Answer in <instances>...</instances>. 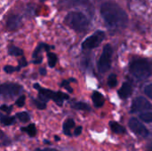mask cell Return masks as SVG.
<instances>
[{"mask_svg":"<svg viewBox=\"0 0 152 151\" xmlns=\"http://www.w3.org/2000/svg\"><path fill=\"white\" fill-rule=\"evenodd\" d=\"M16 117L22 123H27L30 120V116L28 112L23 111V112H19L16 114Z\"/></svg>","mask_w":152,"mask_h":151,"instance_id":"7402d4cb","label":"cell"},{"mask_svg":"<svg viewBox=\"0 0 152 151\" xmlns=\"http://www.w3.org/2000/svg\"><path fill=\"white\" fill-rule=\"evenodd\" d=\"M28 65V62H27V61H26V59L24 58V57H22L21 59H20V61H19V68L20 69V68H23V67H26Z\"/></svg>","mask_w":152,"mask_h":151,"instance_id":"4dcf8cb0","label":"cell"},{"mask_svg":"<svg viewBox=\"0 0 152 151\" xmlns=\"http://www.w3.org/2000/svg\"><path fill=\"white\" fill-rule=\"evenodd\" d=\"M152 110V104L144 97H136L131 106V113Z\"/></svg>","mask_w":152,"mask_h":151,"instance_id":"ba28073f","label":"cell"},{"mask_svg":"<svg viewBox=\"0 0 152 151\" xmlns=\"http://www.w3.org/2000/svg\"><path fill=\"white\" fill-rule=\"evenodd\" d=\"M32 101H33L34 105H35L38 109H46V103H45V102L39 101L38 99H33Z\"/></svg>","mask_w":152,"mask_h":151,"instance_id":"d4e9b609","label":"cell"},{"mask_svg":"<svg viewBox=\"0 0 152 151\" xmlns=\"http://www.w3.org/2000/svg\"><path fill=\"white\" fill-rule=\"evenodd\" d=\"M25 100H26V97H25L24 95H21V96H20V97L18 98V100L16 101L15 104H16L18 107L21 108V107H23L24 104H25Z\"/></svg>","mask_w":152,"mask_h":151,"instance_id":"83f0119b","label":"cell"},{"mask_svg":"<svg viewBox=\"0 0 152 151\" xmlns=\"http://www.w3.org/2000/svg\"><path fill=\"white\" fill-rule=\"evenodd\" d=\"M144 93H145V94H146L150 99H151L152 100V84L148 85L145 86V88H144Z\"/></svg>","mask_w":152,"mask_h":151,"instance_id":"f1b7e54d","label":"cell"},{"mask_svg":"<svg viewBox=\"0 0 152 151\" xmlns=\"http://www.w3.org/2000/svg\"><path fill=\"white\" fill-rule=\"evenodd\" d=\"M20 130L26 133H28L30 137H34L37 133V129H36V126L34 124H30L28 125V126H24V127H21Z\"/></svg>","mask_w":152,"mask_h":151,"instance_id":"e0dca14e","label":"cell"},{"mask_svg":"<svg viewBox=\"0 0 152 151\" xmlns=\"http://www.w3.org/2000/svg\"><path fill=\"white\" fill-rule=\"evenodd\" d=\"M130 72L138 80H145L152 74L151 63L146 59H136L130 63Z\"/></svg>","mask_w":152,"mask_h":151,"instance_id":"7a4b0ae2","label":"cell"},{"mask_svg":"<svg viewBox=\"0 0 152 151\" xmlns=\"http://www.w3.org/2000/svg\"><path fill=\"white\" fill-rule=\"evenodd\" d=\"M12 142L11 140L7 137V135L0 130V146L1 147H6L11 145Z\"/></svg>","mask_w":152,"mask_h":151,"instance_id":"ffe728a7","label":"cell"},{"mask_svg":"<svg viewBox=\"0 0 152 151\" xmlns=\"http://www.w3.org/2000/svg\"><path fill=\"white\" fill-rule=\"evenodd\" d=\"M118 93L121 99H127L128 97H130L133 93V87L131 84L127 82L124 83L122 86L120 87V89L118 90Z\"/></svg>","mask_w":152,"mask_h":151,"instance_id":"7c38bea8","label":"cell"},{"mask_svg":"<svg viewBox=\"0 0 152 151\" xmlns=\"http://www.w3.org/2000/svg\"><path fill=\"white\" fill-rule=\"evenodd\" d=\"M53 48V46H50L45 43H41L37 45V47L35 49L34 53H33V63L35 64H40L43 61V57L41 55V53L43 51H45L46 53H48L50 51V49Z\"/></svg>","mask_w":152,"mask_h":151,"instance_id":"30bf717a","label":"cell"},{"mask_svg":"<svg viewBox=\"0 0 152 151\" xmlns=\"http://www.w3.org/2000/svg\"><path fill=\"white\" fill-rule=\"evenodd\" d=\"M101 14L107 27L112 30H120L126 27L128 16L116 3L106 2L101 7Z\"/></svg>","mask_w":152,"mask_h":151,"instance_id":"6da1fadb","label":"cell"},{"mask_svg":"<svg viewBox=\"0 0 152 151\" xmlns=\"http://www.w3.org/2000/svg\"><path fill=\"white\" fill-rule=\"evenodd\" d=\"M140 119L146 123H152V113L151 112H146V113L141 114Z\"/></svg>","mask_w":152,"mask_h":151,"instance_id":"cb8c5ba5","label":"cell"},{"mask_svg":"<svg viewBox=\"0 0 152 151\" xmlns=\"http://www.w3.org/2000/svg\"><path fill=\"white\" fill-rule=\"evenodd\" d=\"M21 26V18L17 14H12L8 17L6 21V28L8 30L13 31Z\"/></svg>","mask_w":152,"mask_h":151,"instance_id":"8fae6325","label":"cell"},{"mask_svg":"<svg viewBox=\"0 0 152 151\" xmlns=\"http://www.w3.org/2000/svg\"><path fill=\"white\" fill-rule=\"evenodd\" d=\"M47 59H48V66L50 68H53L58 61V58H57V55L53 53H51V52H48L47 53Z\"/></svg>","mask_w":152,"mask_h":151,"instance_id":"44dd1931","label":"cell"},{"mask_svg":"<svg viewBox=\"0 0 152 151\" xmlns=\"http://www.w3.org/2000/svg\"><path fill=\"white\" fill-rule=\"evenodd\" d=\"M118 84V78L115 74H111L108 79V85L110 88H114Z\"/></svg>","mask_w":152,"mask_h":151,"instance_id":"603a6c76","label":"cell"},{"mask_svg":"<svg viewBox=\"0 0 152 151\" xmlns=\"http://www.w3.org/2000/svg\"><path fill=\"white\" fill-rule=\"evenodd\" d=\"M151 149H152V148H151Z\"/></svg>","mask_w":152,"mask_h":151,"instance_id":"74e56055","label":"cell"},{"mask_svg":"<svg viewBox=\"0 0 152 151\" xmlns=\"http://www.w3.org/2000/svg\"><path fill=\"white\" fill-rule=\"evenodd\" d=\"M82 126H77L76 129H75V131H74V135L75 136H79L81 133H82Z\"/></svg>","mask_w":152,"mask_h":151,"instance_id":"1f68e13d","label":"cell"},{"mask_svg":"<svg viewBox=\"0 0 152 151\" xmlns=\"http://www.w3.org/2000/svg\"><path fill=\"white\" fill-rule=\"evenodd\" d=\"M34 88L38 91V100L46 103L48 101L53 100L57 105L62 106L65 100H69V96L62 92H53L49 89L41 87L38 84H34Z\"/></svg>","mask_w":152,"mask_h":151,"instance_id":"3957f363","label":"cell"},{"mask_svg":"<svg viewBox=\"0 0 152 151\" xmlns=\"http://www.w3.org/2000/svg\"><path fill=\"white\" fill-rule=\"evenodd\" d=\"M61 87H64L69 93H73V89H72V88L70 87V85H69V81H68V80H63V81L61 82Z\"/></svg>","mask_w":152,"mask_h":151,"instance_id":"4316f807","label":"cell"},{"mask_svg":"<svg viewBox=\"0 0 152 151\" xmlns=\"http://www.w3.org/2000/svg\"><path fill=\"white\" fill-rule=\"evenodd\" d=\"M92 100H93V102H94V105L96 107V108H101L104 105V102H105V99L103 97V95L99 93V92H94L93 93V95H92Z\"/></svg>","mask_w":152,"mask_h":151,"instance_id":"4fadbf2b","label":"cell"},{"mask_svg":"<svg viewBox=\"0 0 152 151\" xmlns=\"http://www.w3.org/2000/svg\"><path fill=\"white\" fill-rule=\"evenodd\" d=\"M20 69L19 67H13V66H11V65H6L4 68V70L7 73V74H12L15 71H19Z\"/></svg>","mask_w":152,"mask_h":151,"instance_id":"484cf974","label":"cell"},{"mask_svg":"<svg viewBox=\"0 0 152 151\" xmlns=\"http://www.w3.org/2000/svg\"><path fill=\"white\" fill-rule=\"evenodd\" d=\"M0 109L4 111V112H6L7 114H9L12 111V106H7L5 104H3V105L0 106Z\"/></svg>","mask_w":152,"mask_h":151,"instance_id":"f546056e","label":"cell"},{"mask_svg":"<svg viewBox=\"0 0 152 151\" xmlns=\"http://www.w3.org/2000/svg\"><path fill=\"white\" fill-rule=\"evenodd\" d=\"M39 71H40V74H41V75H43V76H45V75L46 74V70H45V69H42V68H41V69H39Z\"/></svg>","mask_w":152,"mask_h":151,"instance_id":"836d02e7","label":"cell"},{"mask_svg":"<svg viewBox=\"0 0 152 151\" xmlns=\"http://www.w3.org/2000/svg\"><path fill=\"white\" fill-rule=\"evenodd\" d=\"M22 92V86L15 83H5L0 85V96L4 99H12Z\"/></svg>","mask_w":152,"mask_h":151,"instance_id":"8992f818","label":"cell"},{"mask_svg":"<svg viewBox=\"0 0 152 151\" xmlns=\"http://www.w3.org/2000/svg\"><path fill=\"white\" fill-rule=\"evenodd\" d=\"M54 140H55V141H60L61 139H60V137H58V136L56 135V136L54 137Z\"/></svg>","mask_w":152,"mask_h":151,"instance_id":"e575fe53","label":"cell"},{"mask_svg":"<svg viewBox=\"0 0 152 151\" xmlns=\"http://www.w3.org/2000/svg\"><path fill=\"white\" fill-rule=\"evenodd\" d=\"M8 53L12 56H22L23 54V51L14 45H11L8 48Z\"/></svg>","mask_w":152,"mask_h":151,"instance_id":"d6986e66","label":"cell"},{"mask_svg":"<svg viewBox=\"0 0 152 151\" xmlns=\"http://www.w3.org/2000/svg\"><path fill=\"white\" fill-rule=\"evenodd\" d=\"M110 127L111 129V131L117 134H124L126 133V129L123 125H121L120 124L114 122V121H110Z\"/></svg>","mask_w":152,"mask_h":151,"instance_id":"9a60e30c","label":"cell"},{"mask_svg":"<svg viewBox=\"0 0 152 151\" xmlns=\"http://www.w3.org/2000/svg\"><path fill=\"white\" fill-rule=\"evenodd\" d=\"M75 126V122L73 119L71 118H69L67 119L63 125H62V129H63V133L65 135L67 136H71V129Z\"/></svg>","mask_w":152,"mask_h":151,"instance_id":"5bb4252c","label":"cell"},{"mask_svg":"<svg viewBox=\"0 0 152 151\" xmlns=\"http://www.w3.org/2000/svg\"><path fill=\"white\" fill-rule=\"evenodd\" d=\"M36 151H59L57 150H55V149H38V150H37Z\"/></svg>","mask_w":152,"mask_h":151,"instance_id":"d6a6232c","label":"cell"},{"mask_svg":"<svg viewBox=\"0 0 152 151\" xmlns=\"http://www.w3.org/2000/svg\"><path fill=\"white\" fill-rule=\"evenodd\" d=\"M1 116H2V114H1V113H0V117H1Z\"/></svg>","mask_w":152,"mask_h":151,"instance_id":"8d00e7d4","label":"cell"},{"mask_svg":"<svg viewBox=\"0 0 152 151\" xmlns=\"http://www.w3.org/2000/svg\"><path fill=\"white\" fill-rule=\"evenodd\" d=\"M104 37H105V33L102 30H98L85 39V41L82 43V48L84 50H91L96 48L102 44Z\"/></svg>","mask_w":152,"mask_h":151,"instance_id":"52a82bcc","label":"cell"},{"mask_svg":"<svg viewBox=\"0 0 152 151\" xmlns=\"http://www.w3.org/2000/svg\"><path fill=\"white\" fill-rule=\"evenodd\" d=\"M71 108L72 109H78V110H86V111H89L91 109L90 106L85 102H82V101H75V102H72L70 104Z\"/></svg>","mask_w":152,"mask_h":151,"instance_id":"2e32d148","label":"cell"},{"mask_svg":"<svg viewBox=\"0 0 152 151\" xmlns=\"http://www.w3.org/2000/svg\"><path fill=\"white\" fill-rule=\"evenodd\" d=\"M45 142L46 144H50V142H48V141H45Z\"/></svg>","mask_w":152,"mask_h":151,"instance_id":"d590c367","label":"cell"},{"mask_svg":"<svg viewBox=\"0 0 152 151\" xmlns=\"http://www.w3.org/2000/svg\"><path fill=\"white\" fill-rule=\"evenodd\" d=\"M66 23L74 30L82 32L87 29L89 20L87 17L81 12H70L65 18Z\"/></svg>","mask_w":152,"mask_h":151,"instance_id":"277c9868","label":"cell"},{"mask_svg":"<svg viewBox=\"0 0 152 151\" xmlns=\"http://www.w3.org/2000/svg\"><path fill=\"white\" fill-rule=\"evenodd\" d=\"M112 47L110 44H107L102 50L98 61V70L100 73H106L111 67V58H112Z\"/></svg>","mask_w":152,"mask_h":151,"instance_id":"5b68a950","label":"cell"},{"mask_svg":"<svg viewBox=\"0 0 152 151\" xmlns=\"http://www.w3.org/2000/svg\"><path fill=\"white\" fill-rule=\"evenodd\" d=\"M128 125H129V128L131 129V131L134 132L138 136L147 137L150 133L147 127L142 122H140L137 118H134V117L131 118L129 120Z\"/></svg>","mask_w":152,"mask_h":151,"instance_id":"9c48e42d","label":"cell"},{"mask_svg":"<svg viewBox=\"0 0 152 151\" xmlns=\"http://www.w3.org/2000/svg\"><path fill=\"white\" fill-rule=\"evenodd\" d=\"M15 122V117H10V116H1L0 117V123L4 125H12Z\"/></svg>","mask_w":152,"mask_h":151,"instance_id":"ac0fdd59","label":"cell"}]
</instances>
